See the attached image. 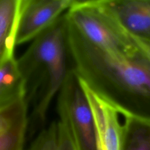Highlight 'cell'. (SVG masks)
<instances>
[{
	"instance_id": "cell-1",
	"label": "cell",
	"mask_w": 150,
	"mask_h": 150,
	"mask_svg": "<svg viewBox=\"0 0 150 150\" xmlns=\"http://www.w3.org/2000/svg\"><path fill=\"white\" fill-rule=\"evenodd\" d=\"M65 20L67 53L77 76L123 111L150 121L149 62L140 52L126 57L101 49Z\"/></svg>"
},
{
	"instance_id": "cell-2",
	"label": "cell",
	"mask_w": 150,
	"mask_h": 150,
	"mask_svg": "<svg viewBox=\"0 0 150 150\" xmlns=\"http://www.w3.org/2000/svg\"><path fill=\"white\" fill-rule=\"evenodd\" d=\"M66 20L63 15L53 26L35 38L17 59L26 83L40 76L42 89L33 111V118L43 124L51 102L61 90L67 78Z\"/></svg>"
},
{
	"instance_id": "cell-3",
	"label": "cell",
	"mask_w": 150,
	"mask_h": 150,
	"mask_svg": "<svg viewBox=\"0 0 150 150\" xmlns=\"http://www.w3.org/2000/svg\"><path fill=\"white\" fill-rule=\"evenodd\" d=\"M83 38L101 49L126 57L139 53L104 1H74L64 14Z\"/></svg>"
},
{
	"instance_id": "cell-4",
	"label": "cell",
	"mask_w": 150,
	"mask_h": 150,
	"mask_svg": "<svg viewBox=\"0 0 150 150\" xmlns=\"http://www.w3.org/2000/svg\"><path fill=\"white\" fill-rule=\"evenodd\" d=\"M58 114L79 150H97L92 110L74 70H69L59 92Z\"/></svg>"
},
{
	"instance_id": "cell-5",
	"label": "cell",
	"mask_w": 150,
	"mask_h": 150,
	"mask_svg": "<svg viewBox=\"0 0 150 150\" xmlns=\"http://www.w3.org/2000/svg\"><path fill=\"white\" fill-rule=\"evenodd\" d=\"M73 0H21L16 45L35 40L54 24Z\"/></svg>"
},
{
	"instance_id": "cell-6",
	"label": "cell",
	"mask_w": 150,
	"mask_h": 150,
	"mask_svg": "<svg viewBox=\"0 0 150 150\" xmlns=\"http://www.w3.org/2000/svg\"><path fill=\"white\" fill-rule=\"evenodd\" d=\"M79 79L92 110L95 131L104 149L123 150L125 127V120L122 123L121 119L124 111L94 92L80 77Z\"/></svg>"
},
{
	"instance_id": "cell-7",
	"label": "cell",
	"mask_w": 150,
	"mask_h": 150,
	"mask_svg": "<svg viewBox=\"0 0 150 150\" xmlns=\"http://www.w3.org/2000/svg\"><path fill=\"white\" fill-rule=\"evenodd\" d=\"M106 3L125 31L150 40V0H114Z\"/></svg>"
},
{
	"instance_id": "cell-8",
	"label": "cell",
	"mask_w": 150,
	"mask_h": 150,
	"mask_svg": "<svg viewBox=\"0 0 150 150\" xmlns=\"http://www.w3.org/2000/svg\"><path fill=\"white\" fill-rule=\"evenodd\" d=\"M21 0H0V64L14 57Z\"/></svg>"
},
{
	"instance_id": "cell-9",
	"label": "cell",
	"mask_w": 150,
	"mask_h": 150,
	"mask_svg": "<svg viewBox=\"0 0 150 150\" xmlns=\"http://www.w3.org/2000/svg\"><path fill=\"white\" fill-rule=\"evenodd\" d=\"M26 83L17 59H9L0 64V108L26 98Z\"/></svg>"
},
{
	"instance_id": "cell-10",
	"label": "cell",
	"mask_w": 150,
	"mask_h": 150,
	"mask_svg": "<svg viewBox=\"0 0 150 150\" xmlns=\"http://www.w3.org/2000/svg\"><path fill=\"white\" fill-rule=\"evenodd\" d=\"M28 125L27 103L0 126V150H23Z\"/></svg>"
},
{
	"instance_id": "cell-11",
	"label": "cell",
	"mask_w": 150,
	"mask_h": 150,
	"mask_svg": "<svg viewBox=\"0 0 150 150\" xmlns=\"http://www.w3.org/2000/svg\"><path fill=\"white\" fill-rule=\"evenodd\" d=\"M123 150H150V121L125 114Z\"/></svg>"
},
{
	"instance_id": "cell-12",
	"label": "cell",
	"mask_w": 150,
	"mask_h": 150,
	"mask_svg": "<svg viewBox=\"0 0 150 150\" xmlns=\"http://www.w3.org/2000/svg\"><path fill=\"white\" fill-rule=\"evenodd\" d=\"M29 150H59L57 122H54L42 130Z\"/></svg>"
},
{
	"instance_id": "cell-13",
	"label": "cell",
	"mask_w": 150,
	"mask_h": 150,
	"mask_svg": "<svg viewBox=\"0 0 150 150\" xmlns=\"http://www.w3.org/2000/svg\"><path fill=\"white\" fill-rule=\"evenodd\" d=\"M59 150H79L64 123L57 122Z\"/></svg>"
},
{
	"instance_id": "cell-14",
	"label": "cell",
	"mask_w": 150,
	"mask_h": 150,
	"mask_svg": "<svg viewBox=\"0 0 150 150\" xmlns=\"http://www.w3.org/2000/svg\"><path fill=\"white\" fill-rule=\"evenodd\" d=\"M132 42L135 44L139 52L150 62V40L139 38L127 33Z\"/></svg>"
},
{
	"instance_id": "cell-15",
	"label": "cell",
	"mask_w": 150,
	"mask_h": 150,
	"mask_svg": "<svg viewBox=\"0 0 150 150\" xmlns=\"http://www.w3.org/2000/svg\"><path fill=\"white\" fill-rule=\"evenodd\" d=\"M96 133V131H95ZM96 141H97V150H105L103 146L102 143L100 142V139L99 136H98V134L96 133Z\"/></svg>"
},
{
	"instance_id": "cell-16",
	"label": "cell",
	"mask_w": 150,
	"mask_h": 150,
	"mask_svg": "<svg viewBox=\"0 0 150 150\" xmlns=\"http://www.w3.org/2000/svg\"><path fill=\"white\" fill-rule=\"evenodd\" d=\"M149 139H150V136H149Z\"/></svg>"
}]
</instances>
